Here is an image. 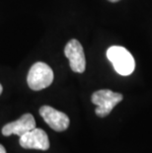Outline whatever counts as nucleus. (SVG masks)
<instances>
[{"label": "nucleus", "mask_w": 152, "mask_h": 153, "mask_svg": "<svg viewBox=\"0 0 152 153\" xmlns=\"http://www.w3.org/2000/svg\"><path fill=\"white\" fill-rule=\"evenodd\" d=\"M107 57L112 62L115 70L121 75L128 76L133 72L135 62L127 48L119 45H113L107 51Z\"/></svg>", "instance_id": "nucleus-1"}, {"label": "nucleus", "mask_w": 152, "mask_h": 153, "mask_svg": "<svg viewBox=\"0 0 152 153\" xmlns=\"http://www.w3.org/2000/svg\"><path fill=\"white\" fill-rule=\"evenodd\" d=\"M53 81V71L47 63L39 61L29 70L27 82L29 87L34 91H40L47 88Z\"/></svg>", "instance_id": "nucleus-2"}, {"label": "nucleus", "mask_w": 152, "mask_h": 153, "mask_svg": "<svg viewBox=\"0 0 152 153\" xmlns=\"http://www.w3.org/2000/svg\"><path fill=\"white\" fill-rule=\"evenodd\" d=\"M122 98L124 97L121 93H116L111 90L103 89L93 93L91 100L94 105L97 106L95 110L96 115L100 118H105L110 115L112 110L119 102H122Z\"/></svg>", "instance_id": "nucleus-3"}, {"label": "nucleus", "mask_w": 152, "mask_h": 153, "mask_svg": "<svg viewBox=\"0 0 152 153\" xmlns=\"http://www.w3.org/2000/svg\"><path fill=\"white\" fill-rule=\"evenodd\" d=\"M64 54L69 59L71 70L76 73H83L86 68V58L82 45L75 39L70 40L64 48Z\"/></svg>", "instance_id": "nucleus-4"}, {"label": "nucleus", "mask_w": 152, "mask_h": 153, "mask_svg": "<svg viewBox=\"0 0 152 153\" xmlns=\"http://www.w3.org/2000/svg\"><path fill=\"white\" fill-rule=\"evenodd\" d=\"M19 142L25 149L47 150L50 148V140L46 131L37 128L21 135Z\"/></svg>", "instance_id": "nucleus-5"}, {"label": "nucleus", "mask_w": 152, "mask_h": 153, "mask_svg": "<svg viewBox=\"0 0 152 153\" xmlns=\"http://www.w3.org/2000/svg\"><path fill=\"white\" fill-rule=\"evenodd\" d=\"M40 115L50 128L56 131H66L69 126V118L62 112H59L53 107L43 106L40 109Z\"/></svg>", "instance_id": "nucleus-6"}, {"label": "nucleus", "mask_w": 152, "mask_h": 153, "mask_svg": "<svg viewBox=\"0 0 152 153\" xmlns=\"http://www.w3.org/2000/svg\"><path fill=\"white\" fill-rule=\"evenodd\" d=\"M36 128V120L31 114H24L20 119L15 122L9 123L2 128V134L9 136L15 134L21 136L26 132L32 131Z\"/></svg>", "instance_id": "nucleus-7"}, {"label": "nucleus", "mask_w": 152, "mask_h": 153, "mask_svg": "<svg viewBox=\"0 0 152 153\" xmlns=\"http://www.w3.org/2000/svg\"><path fill=\"white\" fill-rule=\"evenodd\" d=\"M0 153H6L5 148L3 147V145H1V144H0Z\"/></svg>", "instance_id": "nucleus-8"}, {"label": "nucleus", "mask_w": 152, "mask_h": 153, "mask_svg": "<svg viewBox=\"0 0 152 153\" xmlns=\"http://www.w3.org/2000/svg\"><path fill=\"white\" fill-rule=\"evenodd\" d=\"M2 90H3L2 85H1V84H0V95H1V93H2Z\"/></svg>", "instance_id": "nucleus-9"}, {"label": "nucleus", "mask_w": 152, "mask_h": 153, "mask_svg": "<svg viewBox=\"0 0 152 153\" xmlns=\"http://www.w3.org/2000/svg\"><path fill=\"white\" fill-rule=\"evenodd\" d=\"M110 2H118V1H119V0H109Z\"/></svg>", "instance_id": "nucleus-10"}]
</instances>
